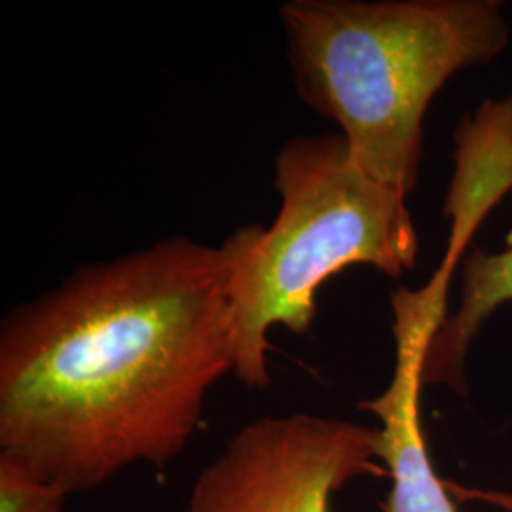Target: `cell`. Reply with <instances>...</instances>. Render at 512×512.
<instances>
[{
    "label": "cell",
    "mask_w": 512,
    "mask_h": 512,
    "mask_svg": "<svg viewBox=\"0 0 512 512\" xmlns=\"http://www.w3.org/2000/svg\"><path fill=\"white\" fill-rule=\"evenodd\" d=\"M450 289L429 279L421 289L391 294L395 368L384 391L357 408L378 416L376 454L391 480L385 512H456L452 495L429 458L421 425L427 349L448 317Z\"/></svg>",
    "instance_id": "cell-5"
},
{
    "label": "cell",
    "mask_w": 512,
    "mask_h": 512,
    "mask_svg": "<svg viewBox=\"0 0 512 512\" xmlns=\"http://www.w3.org/2000/svg\"><path fill=\"white\" fill-rule=\"evenodd\" d=\"M69 494L0 454V512H65Z\"/></svg>",
    "instance_id": "cell-7"
},
{
    "label": "cell",
    "mask_w": 512,
    "mask_h": 512,
    "mask_svg": "<svg viewBox=\"0 0 512 512\" xmlns=\"http://www.w3.org/2000/svg\"><path fill=\"white\" fill-rule=\"evenodd\" d=\"M274 183L281 198L274 224L243 226L220 245L234 332L232 374L258 391L272 384L270 330L308 332L327 279L351 266L399 277L420 255L406 196L374 181L342 135L285 143Z\"/></svg>",
    "instance_id": "cell-3"
},
{
    "label": "cell",
    "mask_w": 512,
    "mask_h": 512,
    "mask_svg": "<svg viewBox=\"0 0 512 512\" xmlns=\"http://www.w3.org/2000/svg\"><path fill=\"white\" fill-rule=\"evenodd\" d=\"M461 266L459 306L446 317L427 349L423 385H446L465 393V361L484 323L512 302V243L501 251L467 249Z\"/></svg>",
    "instance_id": "cell-6"
},
{
    "label": "cell",
    "mask_w": 512,
    "mask_h": 512,
    "mask_svg": "<svg viewBox=\"0 0 512 512\" xmlns=\"http://www.w3.org/2000/svg\"><path fill=\"white\" fill-rule=\"evenodd\" d=\"M234 370L220 247L171 236L78 266L0 325V454L69 495L162 469Z\"/></svg>",
    "instance_id": "cell-1"
},
{
    "label": "cell",
    "mask_w": 512,
    "mask_h": 512,
    "mask_svg": "<svg viewBox=\"0 0 512 512\" xmlns=\"http://www.w3.org/2000/svg\"><path fill=\"white\" fill-rule=\"evenodd\" d=\"M446 488L452 497L459 501H473V503H484L495 507L499 511L512 512V492H501V490H486V488H469L461 486L456 482L444 480Z\"/></svg>",
    "instance_id": "cell-8"
},
{
    "label": "cell",
    "mask_w": 512,
    "mask_h": 512,
    "mask_svg": "<svg viewBox=\"0 0 512 512\" xmlns=\"http://www.w3.org/2000/svg\"><path fill=\"white\" fill-rule=\"evenodd\" d=\"M378 429L315 414L243 425L196 478L184 512H332L351 480L387 475Z\"/></svg>",
    "instance_id": "cell-4"
},
{
    "label": "cell",
    "mask_w": 512,
    "mask_h": 512,
    "mask_svg": "<svg viewBox=\"0 0 512 512\" xmlns=\"http://www.w3.org/2000/svg\"><path fill=\"white\" fill-rule=\"evenodd\" d=\"M499 0H289L281 23L300 99L342 129L353 160L408 198L423 118L446 82L511 40Z\"/></svg>",
    "instance_id": "cell-2"
}]
</instances>
